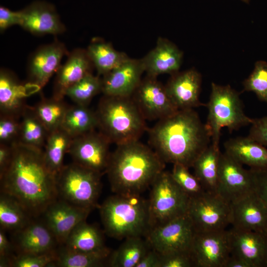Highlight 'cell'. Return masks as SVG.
I'll list each match as a JSON object with an SVG mask.
<instances>
[{
    "instance_id": "obj_49",
    "label": "cell",
    "mask_w": 267,
    "mask_h": 267,
    "mask_svg": "<svg viewBox=\"0 0 267 267\" xmlns=\"http://www.w3.org/2000/svg\"><path fill=\"white\" fill-rule=\"evenodd\" d=\"M225 267H250V266L245 260L230 254L225 264Z\"/></svg>"
},
{
    "instance_id": "obj_1",
    "label": "cell",
    "mask_w": 267,
    "mask_h": 267,
    "mask_svg": "<svg viewBox=\"0 0 267 267\" xmlns=\"http://www.w3.org/2000/svg\"><path fill=\"white\" fill-rule=\"evenodd\" d=\"M11 145L10 163L0 175V192L15 199L33 218H39L58 199L56 176L48 168L43 149L19 142Z\"/></svg>"
},
{
    "instance_id": "obj_19",
    "label": "cell",
    "mask_w": 267,
    "mask_h": 267,
    "mask_svg": "<svg viewBox=\"0 0 267 267\" xmlns=\"http://www.w3.org/2000/svg\"><path fill=\"white\" fill-rule=\"evenodd\" d=\"M231 253L250 267H267L266 233L232 227L228 230Z\"/></svg>"
},
{
    "instance_id": "obj_34",
    "label": "cell",
    "mask_w": 267,
    "mask_h": 267,
    "mask_svg": "<svg viewBox=\"0 0 267 267\" xmlns=\"http://www.w3.org/2000/svg\"><path fill=\"white\" fill-rule=\"evenodd\" d=\"M33 219L15 199L0 192V228L14 233L26 226Z\"/></svg>"
},
{
    "instance_id": "obj_51",
    "label": "cell",
    "mask_w": 267,
    "mask_h": 267,
    "mask_svg": "<svg viewBox=\"0 0 267 267\" xmlns=\"http://www.w3.org/2000/svg\"><path fill=\"white\" fill-rule=\"evenodd\" d=\"M266 234H267V232L266 233Z\"/></svg>"
},
{
    "instance_id": "obj_39",
    "label": "cell",
    "mask_w": 267,
    "mask_h": 267,
    "mask_svg": "<svg viewBox=\"0 0 267 267\" xmlns=\"http://www.w3.org/2000/svg\"><path fill=\"white\" fill-rule=\"evenodd\" d=\"M170 173L174 180L190 198L198 196L205 191L199 179L190 173L187 167L181 164H173Z\"/></svg>"
},
{
    "instance_id": "obj_46",
    "label": "cell",
    "mask_w": 267,
    "mask_h": 267,
    "mask_svg": "<svg viewBox=\"0 0 267 267\" xmlns=\"http://www.w3.org/2000/svg\"><path fill=\"white\" fill-rule=\"evenodd\" d=\"M20 22L19 11H13L6 7H0V31L3 32L10 27L18 25Z\"/></svg>"
},
{
    "instance_id": "obj_36",
    "label": "cell",
    "mask_w": 267,
    "mask_h": 267,
    "mask_svg": "<svg viewBox=\"0 0 267 267\" xmlns=\"http://www.w3.org/2000/svg\"><path fill=\"white\" fill-rule=\"evenodd\" d=\"M69 106L53 97H43L34 107V111L48 133L60 128Z\"/></svg>"
},
{
    "instance_id": "obj_15",
    "label": "cell",
    "mask_w": 267,
    "mask_h": 267,
    "mask_svg": "<svg viewBox=\"0 0 267 267\" xmlns=\"http://www.w3.org/2000/svg\"><path fill=\"white\" fill-rule=\"evenodd\" d=\"M253 191L250 170L225 152H221L216 192L231 203Z\"/></svg>"
},
{
    "instance_id": "obj_37",
    "label": "cell",
    "mask_w": 267,
    "mask_h": 267,
    "mask_svg": "<svg viewBox=\"0 0 267 267\" xmlns=\"http://www.w3.org/2000/svg\"><path fill=\"white\" fill-rule=\"evenodd\" d=\"M100 92H102V78L90 73L70 87L65 96L76 104L88 106L91 99Z\"/></svg>"
},
{
    "instance_id": "obj_25",
    "label": "cell",
    "mask_w": 267,
    "mask_h": 267,
    "mask_svg": "<svg viewBox=\"0 0 267 267\" xmlns=\"http://www.w3.org/2000/svg\"><path fill=\"white\" fill-rule=\"evenodd\" d=\"M35 90L28 84H22L11 71L1 68L0 70V115L21 117L28 105L26 98L27 90Z\"/></svg>"
},
{
    "instance_id": "obj_29",
    "label": "cell",
    "mask_w": 267,
    "mask_h": 267,
    "mask_svg": "<svg viewBox=\"0 0 267 267\" xmlns=\"http://www.w3.org/2000/svg\"><path fill=\"white\" fill-rule=\"evenodd\" d=\"M97 75L103 76L130 57L124 52L116 50L109 42L94 39L86 49Z\"/></svg>"
},
{
    "instance_id": "obj_30",
    "label": "cell",
    "mask_w": 267,
    "mask_h": 267,
    "mask_svg": "<svg viewBox=\"0 0 267 267\" xmlns=\"http://www.w3.org/2000/svg\"><path fill=\"white\" fill-rule=\"evenodd\" d=\"M220 148L211 144L197 158L192 168L205 191L216 192L220 157Z\"/></svg>"
},
{
    "instance_id": "obj_18",
    "label": "cell",
    "mask_w": 267,
    "mask_h": 267,
    "mask_svg": "<svg viewBox=\"0 0 267 267\" xmlns=\"http://www.w3.org/2000/svg\"><path fill=\"white\" fill-rule=\"evenodd\" d=\"M19 12V25L33 35H56L66 31L54 6L49 3L34 1Z\"/></svg>"
},
{
    "instance_id": "obj_24",
    "label": "cell",
    "mask_w": 267,
    "mask_h": 267,
    "mask_svg": "<svg viewBox=\"0 0 267 267\" xmlns=\"http://www.w3.org/2000/svg\"><path fill=\"white\" fill-rule=\"evenodd\" d=\"M183 55V52L173 42L159 37L155 46L141 59L146 75L157 77L178 72Z\"/></svg>"
},
{
    "instance_id": "obj_47",
    "label": "cell",
    "mask_w": 267,
    "mask_h": 267,
    "mask_svg": "<svg viewBox=\"0 0 267 267\" xmlns=\"http://www.w3.org/2000/svg\"><path fill=\"white\" fill-rule=\"evenodd\" d=\"M160 254L150 248L142 257L135 267H159Z\"/></svg>"
},
{
    "instance_id": "obj_26",
    "label": "cell",
    "mask_w": 267,
    "mask_h": 267,
    "mask_svg": "<svg viewBox=\"0 0 267 267\" xmlns=\"http://www.w3.org/2000/svg\"><path fill=\"white\" fill-rule=\"evenodd\" d=\"M224 152L251 169L267 167V147L248 136L232 138L224 143Z\"/></svg>"
},
{
    "instance_id": "obj_31",
    "label": "cell",
    "mask_w": 267,
    "mask_h": 267,
    "mask_svg": "<svg viewBox=\"0 0 267 267\" xmlns=\"http://www.w3.org/2000/svg\"><path fill=\"white\" fill-rule=\"evenodd\" d=\"M125 241L115 250L111 252L108 261L111 267H135L142 257L151 248L141 236H133Z\"/></svg>"
},
{
    "instance_id": "obj_2",
    "label": "cell",
    "mask_w": 267,
    "mask_h": 267,
    "mask_svg": "<svg viewBox=\"0 0 267 267\" xmlns=\"http://www.w3.org/2000/svg\"><path fill=\"white\" fill-rule=\"evenodd\" d=\"M151 148L165 163L188 168L211 144L206 126L193 109L178 110L148 130Z\"/></svg>"
},
{
    "instance_id": "obj_13",
    "label": "cell",
    "mask_w": 267,
    "mask_h": 267,
    "mask_svg": "<svg viewBox=\"0 0 267 267\" xmlns=\"http://www.w3.org/2000/svg\"><path fill=\"white\" fill-rule=\"evenodd\" d=\"M68 53L65 45L56 39L39 46L28 60L27 84L36 92L41 89L56 73L63 57Z\"/></svg>"
},
{
    "instance_id": "obj_43",
    "label": "cell",
    "mask_w": 267,
    "mask_h": 267,
    "mask_svg": "<svg viewBox=\"0 0 267 267\" xmlns=\"http://www.w3.org/2000/svg\"><path fill=\"white\" fill-rule=\"evenodd\" d=\"M254 192L267 206V167L251 169Z\"/></svg>"
},
{
    "instance_id": "obj_32",
    "label": "cell",
    "mask_w": 267,
    "mask_h": 267,
    "mask_svg": "<svg viewBox=\"0 0 267 267\" xmlns=\"http://www.w3.org/2000/svg\"><path fill=\"white\" fill-rule=\"evenodd\" d=\"M73 137L61 127L49 133L44 146L45 162L56 176L64 166L63 160Z\"/></svg>"
},
{
    "instance_id": "obj_22",
    "label": "cell",
    "mask_w": 267,
    "mask_h": 267,
    "mask_svg": "<svg viewBox=\"0 0 267 267\" xmlns=\"http://www.w3.org/2000/svg\"><path fill=\"white\" fill-rule=\"evenodd\" d=\"M202 77L195 69L178 72L171 75L166 84L167 93L178 110L203 106L199 100Z\"/></svg>"
},
{
    "instance_id": "obj_7",
    "label": "cell",
    "mask_w": 267,
    "mask_h": 267,
    "mask_svg": "<svg viewBox=\"0 0 267 267\" xmlns=\"http://www.w3.org/2000/svg\"><path fill=\"white\" fill-rule=\"evenodd\" d=\"M102 176L74 162L64 165L56 176L58 198L91 211L98 208Z\"/></svg>"
},
{
    "instance_id": "obj_40",
    "label": "cell",
    "mask_w": 267,
    "mask_h": 267,
    "mask_svg": "<svg viewBox=\"0 0 267 267\" xmlns=\"http://www.w3.org/2000/svg\"><path fill=\"white\" fill-rule=\"evenodd\" d=\"M57 251L54 253L45 254H16L10 262V267H51V264L56 260Z\"/></svg>"
},
{
    "instance_id": "obj_5",
    "label": "cell",
    "mask_w": 267,
    "mask_h": 267,
    "mask_svg": "<svg viewBox=\"0 0 267 267\" xmlns=\"http://www.w3.org/2000/svg\"><path fill=\"white\" fill-rule=\"evenodd\" d=\"M95 111L99 131L116 145L139 140L147 129L132 96L103 95Z\"/></svg>"
},
{
    "instance_id": "obj_21",
    "label": "cell",
    "mask_w": 267,
    "mask_h": 267,
    "mask_svg": "<svg viewBox=\"0 0 267 267\" xmlns=\"http://www.w3.org/2000/svg\"><path fill=\"white\" fill-rule=\"evenodd\" d=\"M232 227L267 232V206L254 191L231 203Z\"/></svg>"
},
{
    "instance_id": "obj_41",
    "label": "cell",
    "mask_w": 267,
    "mask_h": 267,
    "mask_svg": "<svg viewBox=\"0 0 267 267\" xmlns=\"http://www.w3.org/2000/svg\"><path fill=\"white\" fill-rule=\"evenodd\" d=\"M18 117L0 115V143L11 145L18 142L20 121Z\"/></svg>"
},
{
    "instance_id": "obj_14",
    "label": "cell",
    "mask_w": 267,
    "mask_h": 267,
    "mask_svg": "<svg viewBox=\"0 0 267 267\" xmlns=\"http://www.w3.org/2000/svg\"><path fill=\"white\" fill-rule=\"evenodd\" d=\"M190 253L196 267H225L231 253L227 230L195 232Z\"/></svg>"
},
{
    "instance_id": "obj_42",
    "label": "cell",
    "mask_w": 267,
    "mask_h": 267,
    "mask_svg": "<svg viewBox=\"0 0 267 267\" xmlns=\"http://www.w3.org/2000/svg\"><path fill=\"white\" fill-rule=\"evenodd\" d=\"M195 267V264L190 252L160 254L159 267Z\"/></svg>"
},
{
    "instance_id": "obj_33",
    "label": "cell",
    "mask_w": 267,
    "mask_h": 267,
    "mask_svg": "<svg viewBox=\"0 0 267 267\" xmlns=\"http://www.w3.org/2000/svg\"><path fill=\"white\" fill-rule=\"evenodd\" d=\"M60 127L73 138L94 131L97 128L95 111L88 106H69Z\"/></svg>"
},
{
    "instance_id": "obj_27",
    "label": "cell",
    "mask_w": 267,
    "mask_h": 267,
    "mask_svg": "<svg viewBox=\"0 0 267 267\" xmlns=\"http://www.w3.org/2000/svg\"><path fill=\"white\" fill-rule=\"evenodd\" d=\"M66 248L78 251L96 252L108 247L104 243L103 232L86 221L79 223L71 231L65 243Z\"/></svg>"
},
{
    "instance_id": "obj_11",
    "label": "cell",
    "mask_w": 267,
    "mask_h": 267,
    "mask_svg": "<svg viewBox=\"0 0 267 267\" xmlns=\"http://www.w3.org/2000/svg\"><path fill=\"white\" fill-rule=\"evenodd\" d=\"M111 143L95 130L73 138L68 150L73 162L101 175L106 174Z\"/></svg>"
},
{
    "instance_id": "obj_9",
    "label": "cell",
    "mask_w": 267,
    "mask_h": 267,
    "mask_svg": "<svg viewBox=\"0 0 267 267\" xmlns=\"http://www.w3.org/2000/svg\"><path fill=\"white\" fill-rule=\"evenodd\" d=\"M187 214L195 232L224 230L231 223V203L217 192L205 191L190 198Z\"/></svg>"
},
{
    "instance_id": "obj_48",
    "label": "cell",
    "mask_w": 267,
    "mask_h": 267,
    "mask_svg": "<svg viewBox=\"0 0 267 267\" xmlns=\"http://www.w3.org/2000/svg\"><path fill=\"white\" fill-rule=\"evenodd\" d=\"M12 156L11 145L0 143V175L8 166Z\"/></svg>"
},
{
    "instance_id": "obj_4",
    "label": "cell",
    "mask_w": 267,
    "mask_h": 267,
    "mask_svg": "<svg viewBox=\"0 0 267 267\" xmlns=\"http://www.w3.org/2000/svg\"><path fill=\"white\" fill-rule=\"evenodd\" d=\"M104 231L117 239L145 237L150 230L148 200L137 194H115L99 206Z\"/></svg>"
},
{
    "instance_id": "obj_20",
    "label": "cell",
    "mask_w": 267,
    "mask_h": 267,
    "mask_svg": "<svg viewBox=\"0 0 267 267\" xmlns=\"http://www.w3.org/2000/svg\"><path fill=\"white\" fill-rule=\"evenodd\" d=\"M144 72L141 59L129 57L102 78V93L109 96H131Z\"/></svg>"
},
{
    "instance_id": "obj_17",
    "label": "cell",
    "mask_w": 267,
    "mask_h": 267,
    "mask_svg": "<svg viewBox=\"0 0 267 267\" xmlns=\"http://www.w3.org/2000/svg\"><path fill=\"white\" fill-rule=\"evenodd\" d=\"M38 218L12 233L11 242L16 254H45L57 250L60 245L44 220Z\"/></svg>"
},
{
    "instance_id": "obj_44",
    "label": "cell",
    "mask_w": 267,
    "mask_h": 267,
    "mask_svg": "<svg viewBox=\"0 0 267 267\" xmlns=\"http://www.w3.org/2000/svg\"><path fill=\"white\" fill-rule=\"evenodd\" d=\"M248 136L267 147V116L253 119Z\"/></svg>"
},
{
    "instance_id": "obj_16",
    "label": "cell",
    "mask_w": 267,
    "mask_h": 267,
    "mask_svg": "<svg viewBox=\"0 0 267 267\" xmlns=\"http://www.w3.org/2000/svg\"><path fill=\"white\" fill-rule=\"evenodd\" d=\"M91 211L58 198L46 208L42 216L59 244L62 245L73 229L86 221Z\"/></svg>"
},
{
    "instance_id": "obj_3",
    "label": "cell",
    "mask_w": 267,
    "mask_h": 267,
    "mask_svg": "<svg viewBox=\"0 0 267 267\" xmlns=\"http://www.w3.org/2000/svg\"><path fill=\"white\" fill-rule=\"evenodd\" d=\"M165 168V163L151 147L136 140L117 145L106 174L114 193L141 194Z\"/></svg>"
},
{
    "instance_id": "obj_12",
    "label": "cell",
    "mask_w": 267,
    "mask_h": 267,
    "mask_svg": "<svg viewBox=\"0 0 267 267\" xmlns=\"http://www.w3.org/2000/svg\"><path fill=\"white\" fill-rule=\"evenodd\" d=\"M157 78L146 75L132 95L145 120L158 121L178 110Z\"/></svg>"
},
{
    "instance_id": "obj_6",
    "label": "cell",
    "mask_w": 267,
    "mask_h": 267,
    "mask_svg": "<svg viewBox=\"0 0 267 267\" xmlns=\"http://www.w3.org/2000/svg\"><path fill=\"white\" fill-rule=\"evenodd\" d=\"M207 106L208 115L206 126L211 137V144L218 149L222 128H227L231 132L251 125L253 121L246 115L239 93L229 85L212 83Z\"/></svg>"
},
{
    "instance_id": "obj_45",
    "label": "cell",
    "mask_w": 267,
    "mask_h": 267,
    "mask_svg": "<svg viewBox=\"0 0 267 267\" xmlns=\"http://www.w3.org/2000/svg\"><path fill=\"white\" fill-rule=\"evenodd\" d=\"M5 230L0 228V267H10V263L16 255L11 241L7 237Z\"/></svg>"
},
{
    "instance_id": "obj_38",
    "label": "cell",
    "mask_w": 267,
    "mask_h": 267,
    "mask_svg": "<svg viewBox=\"0 0 267 267\" xmlns=\"http://www.w3.org/2000/svg\"><path fill=\"white\" fill-rule=\"evenodd\" d=\"M243 85V91H252L259 99L267 103V62L257 61L252 72Z\"/></svg>"
},
{
    "instance_id": "obj_23",
    "label": "cell",
    "mask_w": 267,
    "mask_h": 267,
    "mask_svg": "<svg viewBox=\"0 0 267 267\" xmlns=\"http://www.w3.org/2000/svg\"><path fill=\"white\" fill-rule=\"evenodd\" d=\"M94 68L86 49L77 48L69 52L66 61L56 73L52 97L63 99L67 90L86 75L92 73Z\"/></svg>"
},
{
    "instance_id": "obj_10",
    "label": "cell",
    "mask_w": 267,
    "mask_h": 267,
    "mask_svg": "<svg viewBox=\"0 0 267 267\" xmlns=\"http://www.w3.org/2000/svg\"><path fill=\"white\" fill-rule=\"evenodd\" d=\"M194 233L192 223L186 213L151 228L145 238L150 247L160 254L190 253Z\"/></svg>"
},
{
    "instance_id": "obj_28",
    "label": "cell",
    "mask_w": 267,
    "mask_h": 267,
    "mask_svg": "<svg viewBox=\"0 0 267 267\" xmlns=\"http://www.w3.org/2000/svg\"><path fill=\"white\" fill-rule=\"evenodd\" d=\"M111 253L109 248L96 252H82L68 249L60 245L56 260L51 267H100L108 264Z\"/></svg>"
},
{
    "instance_id": "obj_50",
    "label": "cell",
    "mask_w": 267,
    "mask_h": 267,
    "mask_svg": "<svg viewBox=\"0 0 267 267\" xmlns=\"http://www.w3.org/2000/svg\"><path fill=\"white\" fill-rule=\"evenodd\" d=\"M241 0L246 3H249L250 1V0Z\"/></svg>"
},
{
    "instance_id": "obj_35",
    "label": "cell",
    "mask_w": 267,
    "mask_h": 267,
    "mask_svg": "<svg viewBox=\"0 0 267 267\" xmlns=\"http://www.w3.org/2000/svg\"><path fill=\"white\" fill-rule=\"evenodd\" d=\"M21 117L18 142L43 149L49 133L37 116L33 108L28 106Z\"/></svg>"
},
{
    "instance_id": "obj_8",
    "label": "cell",
    "mask_w": 267,
    "mask_h": 267,
    "mask_svg": "<svg viewBox=\"0 0 267 267\" xmlns=\"http://www.w3.org/2000/svg\"><path fill=\"white\" fill-rule=\"evenodd\" d=\"M148 200L151 228L187 213L190 197L173 178L162 172L151 185Z\"/></svg>"
}]
</instances>
